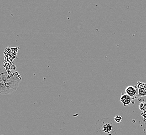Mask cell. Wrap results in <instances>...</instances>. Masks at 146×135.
Here are the masks:
<instances>
[{"label": "cell", "mask_w": 146, "mask_h": 135, "mask_svg": "<svg viewBox=\"0 0 146 135\" xmlns=\"http://www.w3.org/2000/svg\"><path fill=\"white\" fill-rule=\"evenodd\" d=\"M120 101L124 107H126L127 106H129L132 103V98L128 95H127V94L122 93L120 97Z\"/></svg>", "instance_id": "3"}, {"label": "cell", "mask_w": 146, "mask_h": 135, "mask_svg": "<svg viewBox=\"0 0 146 135\" xmlns=\"http://www.w3.org/2000/svg\"><path fill=\"white\" fill-rule=\"evenodd\" d=\"M145 89L146 90V83H145Z\"/></svg>", "instance_id": "9"}, {"label": "cell", "mask_w": 146, "mask_h": 135, "mask_svg": "<svg viewBox=\"0 0 146 135\" xmlns=\"http://www.w3.org/2000/svg\"><path fill=\"white\" fill-rule=\"evenodd\" d=\"M137 83V88L138 90L137 97H146V90L145 87V83L141 82V81H138Z\"/></svg>", "instance_id": "4"}, {"label": "cell", "mask_w": 146, "mask_h": 135, "mask_svg": "<svg viewBox=\"0 0 146 135\" xmlns=\"http://www.w3.org/2000/svg\"><path fill=\"white\" fill-rule=\"evenodd\" d=\"M21 80V78L17 72L9 75L5 69L2 66L0 73V93L2 95H7L14 92L17 90Z\"/></svg>", "instance_id": "1"}, {"label": "cell", "mask_w": 146, "mask_h": 135, "mask_svg": "<svg viewBox=\"0 0 146 135\" xmlns=\"http://www.w3.org/2000/svg\"><path fill=\"white\" fill-rule=\"evenodd\" d=\"M141 116H143V119H144V120H145V121H146V110H145V111H143V112H142V113H141Z\"/></svg>", "instance_id": "8"}, {"label": "cell", "mask_w": 146, "mask_h": 135, "mask_svg": "<svg viewBox=\"0 0 146 135\" xmlns=\"http://www.w3.org/2000/svg\"><path fill=\"white\" fill-rule=\"evenodd\" d=\"M125 94L131 97H134L137 94V90L135 86H129L125 89Z\"/></svg>", "instance_id": "5"}, {"label": "cell", "mask_w": 146, "mask_h": 135, "mask_svg": "<svg viewBox=\"0 0 146 135\" xmlns=\"http://www.w3.org/2000/svg\"><path fill=\"white\" fill-rule=\"evenodd\" d=\"M96 128L103 135H112L115 133L117 127L113 121L107 118H103L96 123Z\"/></svg>", "instance_id": "2"}, {"label": "cell", "mask_w": 146, "mask_h": 135, "mask_svg": "<svg viewBox=\"0 0 146 135\" xmlns=\"http://www.w3.org/2000/svg\"><path fill=\"white\" fill-rule=\"evenodd\" d=\"M139 108L142 112L146 110V102H144V101L141 102V104L139 105Z\"/></svg>", "instance_id": "7"}, {"label": "cell", "mask_w": 146, "mask_h": 135, "mask_svg": "<svg viewBox=\"0 0 146 135\" xmlns=\"http://www.w3.org/2000/svg\"><path fill=\"white\" fill-rule=\"evenodd\" d=\"M113 120L115 122V123L119 124V123H120L121 122H122V118L121 116H119V115H116V116H115L114 117Z\"/></svg>", "instance_id": "6"}]
</instances>
